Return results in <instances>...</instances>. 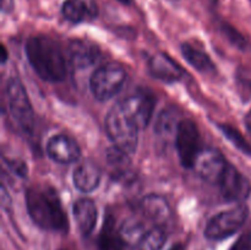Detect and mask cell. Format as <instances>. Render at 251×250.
Wrapping results in <instances>:
<instances>
[{"mask_svg":"<svg viewBox=\"0 0 251 250\" xmlns=\"http://www.w3.org/2000/svg\"><path fill=\"white\" fill-rule=\"evenodd\" d=\"M26 205L29 216L37 225L47 230L68 232V218L53 186L33 185L27 189Z\"/></svg>","mask_w":251,"mask_h":250,"instance_id":"cell-1","label":"cell"},{"mask_svg":"<svg viewBox=\"0 0 251 250\" xmlns=\"http://www.w3.org/2000/svg\"><path fill=\"white\" fill-rule=\"evenodd\" d=\"M25 49L28 63L42 80L59 82L66 77V59L55 39L47 36L32 37Z\"/></svg>","mask_w":251,"mask_h":250,"instance_id":"cell-2","label":"cell"},{"mask_svg":"<svg viewBox=\"0 0 251 250\" xmlns=\"http://www.w3.org/2000/svg\"><path fill=\"white\" fill-rule=\"evenodd\" d=\"M105 129L114 146L119 147L129 154L136 151L140 127L127 114L120 102L113 105L112 109L108 112L105 118Z\"/></svg>","mask_w":251,"mask_h":250,"instance_id":"cell-3","label":"cell"},{"mask_svg":"<svg viewBox=\"0 0 251 250\" xmlns=\"http://www.w3.org/2000/svg\"><path fill=\"white\" fill-rule=\"evenodd\" d=\"M6 98L12 118L24 132H32L34 127V113L26 88L17 77L9 78L6 83Z\"/></svg>","mask_w":251,"mask_h":250,"instance_id":"cell-4","label":"cell"},{"mask_svg":"<svg viewBox=\"0 0 251 250\" xmlns=\"http://www.w3.org/2000/svg\"><path fill=\"white\" fill-rule=\"evenodd\" d=\"M126 80V71L117 63L98 68L90 78V88L98 100H110L120 92Z\"/></svg>","mask_w":251,"mask_h":250,"instance_id":"cell-5","label":"cell"},{"mask_svg":"<svg viewBox=\"0 0 251 250\" xmlns=\"http://www.w3.org/2000/svg\"><path fill=\"white\" fill-rule=\"evenodd\" d=\"M249 208L239 203L230 210L223 211L208 222L205 235L211 240H222L237 233L247 222Z\"/></svg>","mask_w":251,"mask_h":250,"instance_id":"cell-6","label":"cell"},{"mask_svg":"<svg viewBox=\"0 0 251 250\" xmlns=\"http://www.w3.org/2000/svg\"><path fill=\"white\" fill-rule=\"evenodd\" d=\"M176 144L181 164L185 168H194V163L202 150L200 131L194 120H180L178 130H176Z\"/></svg>","mask_w":251,"mask_h":250,"instance_id":"cell-7","label":"cell"},{"mask_svg":"<svg viewBox=\"0 0 251 250\" xmlns=\"http://www.w3.org/2000/svg\"><path fill=\"white\" fill-rule=\"evenodd\" d=\"M227 166L223 154L212 147L201 150L194 163V168L199 175L208 183H220Z\"/></svg>","mask_w":251,"mask_h":250,"instance_id":"cell-8","label":"cell"},{"mask_svg":"<svg viewBox=\"0 0 251 250\" xmlns=\"http://www.w3.org/2000/svg\"><path fill=\"white\" fill-rule=\"evenodd\" d=\"M221 194L230 202H242L249 196L251 185L247 178L232 164H228L220 180Z\"/></svg>","mask_w":251,"mask_h":250,"instance_id":"cell-9","label":"cell"},{"mask_svg":"<svg viewBox=\"0 0 251 250\" xmlns=\"http://www.w3.org/2000/svg\"><path fill=\"white\" fill-rule=\"evenodd\" d=\"M127 114L135 120L140 129H144L149 125L153 114L156 100L152 95L149 93H136L130 97L125 98L120 102Z\"/></svg>","mask_w":251,"mask_h":250,"instance_id":"cell-10","label":"cell"},{"mask_svg":"<svg viewBox=\"0 0 251 250\" xmlns=\"http://www.w3.org/2000/svg\"><path fill=\"white\" fill-rule=\"evenodd\" d=\"M100 49L93 42L74 39L69 46V61L75 70H86L100 61Z\"/></svg>","mask_w":251,"mask_h":250,"instance_id":"cell-11","label":"cell"},{"mask_svg":"<svg viewBox=\"0 0 251 250\" xmlns=\"http://www.w3.org/2000/svg\"><path fill=\"white\" fill-rule=\"evenodd\" d=\"M47 153L53 161L61 164H70L81 156V149L77 142L66 135H55L47 145Z\"/></svg>","mask_w":251,"mask_h":250,"instance_id":"cell-12","label":"cell"},{"mask_svg":"<svg viewBox=\"0 0 251 250\" xmlns=\"http://www.w3.org/2000/svg\"><path fill=\"white\" fill-rule=\"evenodd\" d=\"M149 70L153 77L163 82H176L183 77V69L164 53H157L150 59Z\"/></svg>","mask_w":251,"mask_h":250,"instance_id":"cell-13","label":"cell"},{"mask_svg":"<svg viewBox=\"0 0 251 250\" xmlns=\"http://www.w3.org/2000/svg\"><path fill=\"white\" fill-rule=\"evenodd\" d=\"M61 11L66 20L78 24L95 20L98 16V5L96 0H66Z\"/></svg>","mask_w":251,"mask_h":250,"instance_id":"cell-14","label":"cell"},{"mask_svg":"<svg viewBox=\"0 0 251 250\" xmlns=\"http://www.w3.org/2000/svg\"><path fill=\"white\" fill-rule=\"evenodd\" d=\"M73 215L82 235H90L97 223V207L91 199H80L74 203Z\"/></svg>","mask_w":251,"mask_h":250,"instance_id":"cell-15","label":"cell"},{"mask_svg":"<svg viewBox=\"0 0 251 250\" xmlns=\"http://www.w3.org/2000/svg\"><path fill=\"white\" fill-rule=\"evenodd\" d=\"M74 184L82 193H91L100 181V167L92 161H83L74 171Z\"/></svg>","mask_w":251,"mask_h":250,"instance_id":"cell-16","label":"cell"},{"mask_svg":"<svg viewBox=\"0 0 251 250\" xmlns=\"http://www.w3.org/2000/svg\"><path fill=\"white\" fill-rule=\"evenodd\" d=\"M142 213L154 222H164L171 217V207L163 196L151 194L145 196L140 202Z\"/></svg>","mask_w":251,"mask_h":250,"instance_id":"cell-17","label":"cell"},{"mask_svg":"<svg viewBox=\"0 0 251 250\" xmlns=\"http://www.w3.org/2000/svg\"><path fill=\"white\" fill-rule=\"evenodd\" d=\"M181 54L185 60L200 73L207 74L215 71V64L211 60L208 54L201 48L194 47L189 43H184L181 46Z\"/></svg>","mask_w":251,"mask_h":250,"instance_id":"cell-18","label":"cell"},{"mask_svg":"<svg viewBox=\"0 0 251 250\" xmlns=\"http://www.w3.org/2000/svg\"><path fill=\"white\" fill-rule=\"evenodd\" d=\"M107 163L109 166L112 174L117 179L126 178L130 174L131 161H130L129 153L120 150L119 147L114 146L108 149Z\"/></svg>","mask_w":251,"mask_h":250,"instance_id":"cell-19","label":"cell"},{"mask_svg":"<svg viewBox=\"0 0 251 250\" xmlns=\"http://www.w3.org/2000/svg\"><path fill=\"white\" fill-rule=\"evenodd\" d=\"M124 244L125 242L120 233L114 229L112 216H107L98 238V250H124Z\"/></svg>","mask_w":251,"mask_h":250,"instance_id":"cell-20","label":"cell"},{"mask_svg":"<svg viewBox=\"0 0 251 250\" xmlns=\"http://www.w3.org/2000/svg\"><path fill=\"white\" fill-rule=\"evenodd\" d=\"M178 115L174 109H164L159 114L156 123V132L162 139L169 140L172 136H176L179 126Z\"/></svg>","mask_w":251,"mask_h":250,"instance_id":"cell-21","label":"cell"},{"mask_svg":"<svg viewBox=\"0 0 251 250\" xmlns=\"http://www.w3.org/2000/svg\"><path fill=\"white\" fill-rule=\"evenodd\" d=\"M119 233L125 243H130V244H136L137 243V244H140V242H141V239L147 232L145 230V225L139 218L130 217L123 223Z\"/></svg>","mask_w":251,"mask_h":250,"instance_id":"cell-22","label":"cell"},{"mask_svg":"<svg viewBox=\"0 0 251 250\" xmlns=\"http://www.w3.org/2000/svg\"><path fill=\"white\" fill-rule=\"evenodd\" d=\"M167 240V234L163 228L154 227L144 235L140 242V250H161Z\"/></svg>","mask_w":251,"mask_h":250,"instance_id":"cell-23","label":"cell"},{"mask_svg":"<svg viewBox=\"0 0 251 250\" xmlns=\"http://www.w3.org/2000/svg\"><path fill=\"white\" fill-rule=\"evenodd\" d=\"M218 127L222 131V134L225 135V137H227L232 142L233 146L237 147L245 156L251 157V145L244 139L240 131H238L237 129H234V127L228 124H221Z\"/></svg>","mask_w":251,"mask_h":250,"instance_id":"cell-24","label":"cell"},{"mask_svg":"<svg viewBox=\"0 0 251 250\" xmlns=\"http://www.w3.org/2000/svg\"><path fill=\"white\" fill-rule=\"evenodd\" d=\"M221 29H222L223 34L229 39L230 43L234 44L235 47H238V48H245V47H247V39L244 38V36H243L237 28L230 26L229 24L223 22V24L221 25Z\"/></svg>","mask_w":251,"mask_h":250,"instance_id":"cell-25","label":"cell"},{"mask_svg":"<svg viewBox=\"0 0 251 250\" xmlns=\"http://www.w3.org/2000/svg\"><path fill=\"white\" fill-rule=\"evenodd\" d=\"M6 163L12 173L21 176V178H25V176H26L27 166L24 161H20V159H9V161H6Z\"/></svg>","mask_w":251,"mask_h":250,"instance_id":"cell-26","label":"cell"},{"mask_svg":"<svg viewBox=\"0 0 251 250\" xmlns=\"http://www.w3.org/2000/svg\"><path fill=\"white\" fill-rule=\"evenodd\" d=\"M230 250H251V237L250 234H244L239 238L237 243L233 245Z\"/></svg>","mask_w":251,"mask_h":250,"instance_id":"cell-27","label":"cell"},{"mask_svg":"<svg viewBox=\"0 0 251 250\" xmlns=\"http://www.w3.org/2000/svg\"><path fill=\"white\" fill-rule=\"evenodd\" d=\"M1 203L4 207L11 205V199H10V196L7 195V191H6V189H5L4 185H2V188H1Z\"/></svg>","mask_w":251,"mask_h":250,"instance_id":"cell-28","label":"cell"},{"mask_svg":"<svg viewBox=\"0 0 251 250\" xmlns=\"http://www.w3.org/2000/svg\"><path fill=\"white\" fill-rule=\"evenodd\" d=\"M14 7V0H1L2 12H10Z\"/></svg>","mask_w":251,"mask_h":250,"instance_id":"cell-29","label":"cell"},{"mask_svg":"<svg viewBox=\"0 0 251 250\" xmlns=\"http://www.w3.org/2000/svg\"><path fill=\"white\" fill-rule=\"evenodd\" d=\"M245 125H247V129H248V132L251 135V109L249 112L247 113V115H245Z\"/></svg>","mask_w":251,"mask_h":250,"instance_id":"cell-30","label":"cell"},{"mask_svg":"<svg viewBox=\"0 0 251 250\" xmlns=\"http://www.w3.org/2000/svg\"><path fill=\"white\" fill-rule=\"evenodd\" d=\"M1 58H2V64L7 60V53L5 46H1Z\"/></svg>","mask_w":251,"mask_h":250,"instance_id":"cell-31","label":"cell"},{"mask_svg":"<svg viewBox=\"0 0 251 250\" xmlns=\"http://www.w3.org/2000/svg\"><path fill=\"white\" fill-rule=\"evenodd\" d=\"M171 250H185V248H184V245H181V244H176V245H174Z\"/></svg>","mask_w":251,"mask_h":250,"instance_id":"cell-32","label":"cell"},{"mask_svg":"<svg viewBox=\"0 0 251 250\" xmlns=\"http://www.w3.org/2000/svg\"><path fill=\"white\" fill-rule=\"evenodd\" d=\"M118 1L122 2V4H125V5L130 4V0H118Z\"/></svg>","mask_w":251,"mask_h":250,"instance_id":"cell-33","label":"cell"},{"mask_svg":"<svg viewBox=\"0 0 251 250\" xmlns=\"http://www.w3.org/2000/svg\"><path fill=\"white\" fill-rule=\"evenodd\" d=\"M250 2H251V0H250Z\"/></svg>","mask_w":251,"mask_h":250,"instance_id":"cell-34","label":"cell"}]
</instances>
